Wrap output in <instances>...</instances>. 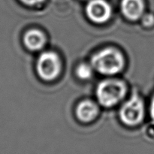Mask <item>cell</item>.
<instances>
[{
	"label": "cell",
	"instance_id": "10",
	"mask_svg": "<svg viewBox=\"0 0 154 154\" xmlns=\"http://www.w3.org/2000/svg\"><path fill=\"white\" fill-rule=\"evenodd\" d=\"M142 23L144 26L146 27H150L154 24V16L153 14H146L143 17L142 19Z\"/></svg>",
	"mask_w": 154,
	"mask_h": 154
},
{
	"label": "cell",
	"instance_id": "7",
	"mask_svg": "<svg viewBox=\"0 0 154 154\" xmlns=\"http://www.w3.org/2000/svg\"><path fill=\"white\" fill-rule=\"evenodd\" d=\"M99 113V108L93 102L85 100L80 102L76 109L77 117L81 122H88L94 120Z\"/></svg>",
	"mask_w": 154,
	"mask_h": 154
},
{
	"label": "cell",
	"instance_id": "9",
	"mask_svg": "<svg viewBox=\"0 0 154 154\" xmlns=\"http://www.w3.org/2000/svg\"><path fill=\"white\" fill-rule=\"evenodd\" d=\"M76 75L81 80L90 79L93 75V67L87 63H81L77 67Z\"/></svg>",
	"mask_w": 154,
	"mask_h": 154
},
{
	"label": "cell",
	"instance_id": "8",
	"mask_svg": "<svg viewBox=\"0 0 154 154\" xmlns=\"http://www.w3.org/2000/svg\"><path fill=\"white\" fill-rule=\"evenodd\" d=\"M45 36L42 32L38 29H31L25 33L23 42L25 46L30 51H38L45 45Z\"/></svg>",
	"mask_w": 154,
	"mask_h": 154
},
{
	"label": "cell",
	"instance_id": "11",
	"mask_svg": "<svg viewBox=\"0 0 154 154\" xmlns=\"http://www.w3.org/2000/svg\"><path fill=\"white\" fill-rule=\"evenodd\" d=\"M20 1L27 5H35L43 2V0H20Z\"/></svg>",
	"mask_w": 154,
	"mask_h": 154
},
{
	"label": "cell",
	"instance_id": "5",
	"mask_svg": "<svg viewBox=\"0 0 154 154\" xmlns=\"http://www.w3.org/2000/svg\"><path fill=\"white\" fill-rule=\"evenodd\" d=\"M89 19L96 23H103L111 17V8L105 0H91L86 7Z\"/></svg>",
	"mask_w": 154,
	"mask_h": 154
},
{
	"label": "cell",
	"instance_id": "6",
	"mask_svg": "<svg viewBox=\"0 0 154 154\" xmlns=\"http://www.w3.org/2000/svg\"><path fill=\"white\" fill-rule=\"evenodd\" d=\"M121 10L127 19L136 20L144 14V3L143 0H122Z\"/></svg>",
	"mask_w": 154,
	"mask_h": 154
},
{
	"label": "cell",
	"instance_id": "12",
	"mask_svg": "<svg viewBox=\"0 0 154 154\" xmlns=\"http://www.w3.org/2000/svg\"><path fill=\"white\" fill-rule=\"evenodd\" d=\"M150 117H151L152 120L154 123V96L152 99L151 104H150Z\"/></svg>",
	"mask_w": 154,
	"mask_h": 154
},
{
	"label": "cell",
	"instance_id": "3",
	"mask_svg": "<svg viewBox=\"0 0 154 154\" xmlns=\"http://www.w3.org/2000/svg\"><path fill=\"white\" fill-rule=\"evenodd\" d=\"M37 72L45 81L55 79L61 71V61L56 53L46 51L39 56L36 63Z\"/></svg>",
	"mask_w": 154,
	"mask_h": 154
},
{
	"label": "cell",
	"instance_id": "2",
	"mask_svg": "<svg viewBox=\"0 0 154 154\" xmlns=\"http://www.w3.org/2000/svg\"><path fill=\"white\" fill-rule=\"evenodd\" d=\"M126 93V84L119 80H105L99 83L96 89L98 101L107 108L119 103L124 98Z\"/></svg>",
	"mask_w": 154,
	"mask_h": 154
},
{
	"label": "cell",
	"instance_id": "4",
	"mask_svg": "<svg viewBox=\"0 0 154 154\" xmlns=\"http://www.w3.org/2000/svg\"><path fill=\"white\" fill-rule=\"evenodd\" d=\"M144 117V102L137 95H133L120 108V117L122 122L127 126H136L139 124Z\"/></svg>",
	"mask_w": 154,
	"mask_h": 154
},
{
	"label": "cell",
	"instance_id": "1",
	"mask_svg": "<svg viewBox=\"0 0 154 154\" xmlns=\"http://www.w3.org/2000/svg\"><path fill=\"white\" fill-rule=\"evenodd\" d=\"M92 65L97 72L102 75H115L123 69L124 58L117 50L105 48L93 56Z\"/></svg>",
	"mask_w": 154,
	"mask_h": 154
}]
</instances>
